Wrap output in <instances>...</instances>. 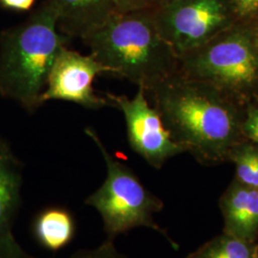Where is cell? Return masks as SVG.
<instances>
[{"mask_svg":"<svg viewBox=\"0 0 258 258\" xmlns=\"http://www.w3.org/2000/svg\"><path fill=\"white\" fill-rule=\"evenodd\" d=\"M181 1H184V0H155V4H154L153 9L165 8V7H167V6L174 5L176 3H179Z\"/></svg>","mask_w":258,"mask_h":258,"instance_id":"44dd1931","label":"cell"},{"mask_svg":"<svg viewBox=\"0 0 258 258\" xmlns=\"http://www.w3.org/2000/svg\"><path fill=\"white\" fill-rule=\"evenodd\" d=\"M255 244L222 231L185 258H257Z\"/></svg>","mask_w":258,"mask_h":258,"instance_id":"4fadbf2b","label":"cell"},{"mask_svg":"<svg viewBox=\"0 0 258 258\" xmlns=\"http://www.w3.org/2000/svg\"><path fill=\"white\" fill-rule=\"evenodd\" d=\"M0 258H36L27 253L10 232L0 238Z\"/></svg>","mask_w":258,"mask_h":258,"instance_id":"e0dca14e","label":"cell"},{"mask_svg":"<svg viewBox=\"0 0 258 258\" xmlns=\"http://www.w3.org/2000/svg\"><path fill=\"white\" fill-rule=\"evenodd\" d=\"M111 106L123 114L129 146L149 166L160 169L166 162L185 152L172 139L155 107L147 99V92L139 88L134 98L106 94Z\"/></svg>","mask_w":258,"mask_h":258,"instance_id":"52a82bcc","label":"cell"},{"mask_svg":"<svg viewBox=\"0 0 258 258\" xmlns=\"http://www.w3.org/2000/svg\"><path fill=\"white\" fill-rule=\"evenodd\" d=\"M255 252H256V256L258 258V243L256 242V244H255Z\"/></svg>","mask_w":258,"mask_h":258,"instance_id":"603a6c76","label":"cell"},{"mask_svg":"<svg viewBox=\"0 0 258 258\" xmlns=\"http://www.w3.org/2000/svg\"><path fill=\"white\" fill-rule=\"evenodd\" d=\"M36 0H0V6L4 9L26 12L32 9Z\"/></svg>","mask_w":258,"mask_h":258,"instance_id":"ffe728a7","label":"cell"},{"mask_svg":"<svg viewBox=\"0 0 258 258\" xmlns=\"http://www.w3.org/2000/svg\"><path fill=\"white\" fill-rule=\"evenodd\" d=\"M148 93L172 139L203 166L228 162L231 148L245 139V109L210 85L177 73Z\"/></svg>","mask_w":258,"mask_h":258,"instance_id":"6da1fadb","label":"cell"},{"mask_svg":"<svg viewBox=\"0 0 258 258\" xmlns=\"http://www.w3.org/2000/svg\"><path fill=\"white\" fill-rule=\"evenodd\" d=\"M179 73L210 85L241 106L258 102V47L254 28L231 26L179 57Z\"/></svg>","mask_w":258,"mask_h":258,"instance_id":"277c9868","label":"cell"},{"mask_svg":"<svg viewBox=\"0 0 258 258\" xmlns=\"http://www.w3.org/2000/svg\"><path fill=\"white\" fill-rule=\"evenodd\" d=\"M254 37H255V42H256V45L258 47V26L254 28Z\"/></svg>","mask_w":258,"mask_h":258,"instance_id":"7402d4cb","label":"cell"},{"mask_svg":"<svg viewBox=\"0 0 258 258\" xmlns=\"http://www.w3.org/2000/svg\"><path fill=\"white\" fill-rule=\"evenodd\" d=\"M228 162L235 166L234 179L258 188V146L243 139L231 148Z\"/></svg>","mask_w":258,"mask_h":258,"instance_id":"5bb4252c","label":"cell"},{"mask_svg":"<svg viewBox=\"0 0 258 258\" xmlns=\"http://www.w3.org/2000/svg\"><path fill=\"white\" fill-rule=\"evenodd\" d=\"M102 74H110V71L91 54L82 55L63 47L51 68L40 103L61 100L94 110L108 106L106 97L97 95L93 88L94 79Z\"/></svg>","mask_w":258,"mask_h":258,"instance_id":"ba28073f","label":"cell"},{"mask_svg":"<svg viewBox=\"0 0 258 258\" xmlns=\"http://www.w3.org/2000/svg\"><path fill=\"white\" fill-rule=\"evenodd\" d=\"M84 131L101 151L107 169L102 185L85 200V205L100 213L107 239L114 240L133 229L144 227L159 232L178 249L166 230L154 219V214L163 211L164 202L142 184L130 167L111 154L95 129L86 127Z\"/></svg>","mask_w":258,"mask_h":258,"instance_id":"5b68a950","label":"cell"},{"mask_svg":"<svg viewBox=\"0 0 258 258\" xmlns=\"http://www.w3.org/2000/svg\"><path fill=\"white\" fill-rule=\"evenodd\" d=\"M117 13L153 9L155 0H114Z\"/></svg>","mask_w":258,"mask_h":258,"instance_id":"ac0fdd59","label":"cell"},{"mask_svg":"<svg viewBox=\"0 0 258 258\" xmlns=\"http://www.w3.org/2000/svg\"><path fill=\"white\" fill-rule=\"evenodd\" d=\"M233 11L242 18L258 14V0H231Z\"/></svg>","mask_w":258,"mask_h":258,"instance_id":"d6986e66","label":"cell"},{"mask_svg":"<svg viewBox=\"0 0 258 258\" xmlns=\"http://www.w3.org/2000/svg\"><path fill=\"white\" fill-rule=\"evenodd\" d=\"M241 131L244 138L258 146V106L255 104L246 105Z\"/></svg>","mask_w":258,"mask_h":258,"instance_id":"2e32d148","label":"cell"},{"mask_svg":"<svg viewBox=\"0 0 258 258\" xmlns=\"http://www.w3.org/2000/svg\"><path fill=\"white\" fill-rule=\"evenodd\" d=\"M223 231L256 243L258 239V188L233 179L219 198Z\"/></svg>","mask_w":258,"mask_h":258,"instance_id":"9c48e42d","label":"cell"},{"mask_svg":"<svg viewBox=\"0 0 258 258\" xmlns=\"http://www.w3.org/2000/svg\"><path fill=\"white\" fill-rule=\"evenodd\" d=\"M22 166L9 144L0 139V238L13 232L21 207Z\"/></svg>","mask_w":258,"mask_h":258,"instance_id":"8fae6325","label":"cell"},{"mask_svg":"<svg viewBox=\"0 0 258 258\" xmlns=\"http://www.w3.org/2000/svg\"><path fill=\"white\" fill-rule=\"evenodd\" d=\"M70 38L58 32L56 13L46 0L23 23L5 30L0 36V95L36 110L55 58Z\"/></svg>","mask_w":258,"mask_h":258,"instance_id":"3957f363","label":"cell"},{"mask_svg":"<svg viewBox=\"0 0 258 258\" xmlns=\"http://www.w3.org/2000/svg\"><path fill=\"white\" fill-rule=\"evenodd\" d=\"M152 10L161 35L178 57L203 46L233 23L231 0H184Z\"/></svg>","mask_w":258,"mask_h":258,"instance_id":"8992f818","label":"cell"},{"mask_svg":"<svg viewBox=\"0 0 258 258\" xmlns=\"http://www.w3.org/2000/svg\"><path fill=\"white\" fill-rule=\"evenodd\" d=\"M55 9L57 26L69 37L83 39L117 13L114 0H46Z\"/></svg>","mask_w":258,"mask_h":258,"instance_id":"30bf717a","label":"cell"},{"mask_svg":"<svg viewBox=\"0 0 258 258\" xmlns=\"http://www.w3.org/2000/svg\"><path fill=\"white\" fill-rule=\"evenodd\" d=\"M76 231L74 214L61 206L41 210L32 223V233L37 244L51 251L67 247L74 240Z\"/></svg>","mask_w":258,"mask_h":258,"instance_id":"7c38bea8","label":"cell"},{"mask_svg":"<svg viewBox=\"0 0 258 258\" xmlns=\"http://www.w3.org/2000/svg\"><path fill=\"white\" fill-rule=\"evenodd\" d=\"M70 258H128L120 252L114 240L106 239L98 248L92 249H79Z\"/></svg>","mask_w":258,"mask_h":258,"instance_id":"9a60e30c","label":"cell"},{"mask_svg":"<svg viewBox=\"0 0 258 258\" xmlns=\"http://www.w3.org/2000/svg\"><path fill=\"white\" fill-rule=\"evenodd\" d=\"M83 40L110 75L147 93L179 73V57L161 35L152 9L116 13Z\"/></svg>","mask_w":258,"mask_h":258,"instance_id":"7a4b0ae2","label":"cell"}]
</instances>
